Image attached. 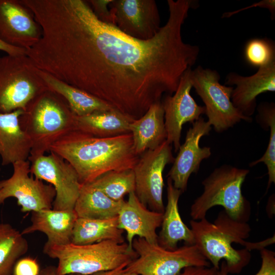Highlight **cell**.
Returning a JSON list of instances; mask_svg holds the SVG:
<instances>
[{"mask_svg": "<svg viewBox=\"0 0 275 275\" xmlns=\"http://www.w3.org/2000/svg\"><path fill=\"white\" fill-rule=\"evenodd\" d=\"M167 3V23L142 40L100 20L87 1L46 0L35 17L41 37L28 55L39 70L136 120L175 93L200 53L181 36L190 2Z\"/></svg>", "mask_w": 275, "mask_h": 275, "instance_id": "6da1fadb", "label": "cell"}, {"mask_svg": "<svg viewBox=\"0 0 275 275\" xmlns=\"http://www.w3.org/2000/svg\"><path fill=\"white\" fill-rule=\"evenodd\" d=\"M49 152L70 163L81 184L111 171L133 169L140 156L134 152L131 133L99 138L77 130L56 142Z\"/></svg>", "mask_w": 275, "mask_h": 275, "instance_id": "7a4b0ae2", "label": "cell"}, {"mask_svg": "<svg viewBox=\"0 0 275 275\" xmlns=\"http://www.w3.org/2000/svg\"><path fill=\"white\" fill-rule=\"evenodd\" d=\"M190 225L195 244L212 267L218 270L223 260L228 273L235 274L249 264L253 243L245 240L251 232L247 222L234 220L222 210L213 223L205 217L190 220Z\"/></svg>", "mask_w": 275, "mask_h": 275, "instance_id": "3957f363", "label": "cell"}, {"mask_svg": "<svg viewBox=\"0 0 275 275\" xmlns=\"http://www.w3.org/2000/svg\"><path fill=\"white\" fill-rule=\"evenodd\" d=\"M76 115L66 100L49 89L33 98L19 118L31 150L28 160L49 152L52 144L76 129Z\"/></svg>", "mask_w": 275, "mask_h": 275, "instance_id": "277c9868", "label": "cell"}, {"mask_svg": "<svg viewBox=\"0 0 275 275\" xmlns=\"http://www.w3.org/2000/svg\"><path fill=\"white\" fill-rule=\"evenodd\" d=\"M43 253L58 260L59 275H90L125 266L137 257L127 243L106 240L92 244L56 245L46 242Z\"/></svg>", "mask_w": 275, "mask_h": 275, "instance_id": "5b68a950", "label": "cell"}, {"mask_svg": "<svg viewBox=\"0 0 275 275\" xmlns=\"http://www.w3.org/2000/svg\"><path fill=\"white\" fill-rule=\"evenodd\" d=\"M249 172L227 164L215 169L202 182L203 191L190 207L192 219L205 218L210 208L221 206L232 219L247 222L250 204L243 196L241 188Z\"/></svg>", "mask_w": 275, "mask_h": 275, "instance_id": "8992f818", "label": "cell"}, {"mask_svg": "<svg viewBox=\"0 0 275 275\" xmlns=\"http://www.w3.org/2000/svg\"><path fill=\"white\" fill-rule=\"evenodd\" d=\"M38 70L26 54L0 57V113L24 111L33 98L48 89Z\"/></svg>", "mask_w": 275, "mask_h": 275, "instance_id": "52a82bcc", "label": "cell"}, {"mask_svg": "<svg viewBox=\"0 0 275 275\" xmlns=\"http://www.w3.org/2000/svg\"><path fill=\"white\" fill-rule=\"evenodd\" d=\"M132 248L137 257L125 269L138 275H179L187 267H210L195 244L169 250L136 237Z\"/></svg>", "mask_w": 275, "mask_h": 275, "instance_id": "ba28073f", "label": "cell"}, {"mask_svg": "<svg viewBox=\"0 0 275 275\" xmlns=\"http://www.w3.org/2000/svg\"><path fill=\"white\" fill-rule=\"evenodd\" d=\"M190 77L193 88L205 105L207 121L216 132L225 131L241 120L252 121L233 105L231 100L233 87L221 84L217 71L198 66L191 70Z\"/></svg>", "mask_w": 275, "mask_h": 275, "instance_id": "9c48e42d", "label": "cell"}, {"mask_svg": "<svg viewBox=\"0 0 275 275\" xmlns=\"http://www.w3.org/2000/svg\"><path fill=\"white\" fill-rule=\"evenodd\" d=\"M172 148V145L166 140L156 149L146 151L132 169L138 198L151 210L160 213H163L165 208L163 172L166 165L174 160Z\"/></svg>", "mask_w": 275, "mask_h": 275, "instance_id": "30bf717a", "label": "cell"}, {"mask_svg": "<svg viewBox=\"0 0 275 275\" xmlns=\"http://www.w3.org/2000/svg\"><path fill=\"white\" fill-rule=\"evenodd\" d=\"M30 166L29 160L12 164V175L0 181V205L8 198H14L23 212L52 208L56 196L54 187L30 176Z\"/></svg>", "mask_w": 275, "mask_h": 275, "instance_id": "8fae6325", "label": "cell"}, {"mask_svg": "<svg viewBox=\"0 0 275 275\" xmlns=\"http://www.w3.org/2000/svg\"><path fill=\"white\" fill-rule=\"evenodd\" d=\"M29 160L31 174L49 183L54 188L56 196L52 209L73 210L82 184L73 167L58 155L50 152Z\"/></svg>", "mask_w": 275, "mask_h": 275, "instance_id": "7c38bea8", "label": "cell"}, {"mask_svg": "<svg viewBox=\"0 0 275 275\" xmlns=\"http://www.w3.org/2000/svg\"><path fill=\"white\" fill-rule=\"evenodd\" d=\"M108 6L115 25L130 37L149 40L161 28L159 14L154 0H112Z\"/></svg>", "mask_w": 275, "mask_h": 275, "instance_id": "4fadbf2b", "label": "cell"}, {"mask_svg": "<svg viewBox=\"0 0 275 275\" xmlns=\"http://www.w3.org/2000/svg\"><path fill=\"white\" fill-rule=\"evenodd\" d=\"M191 71L189 68L181 77L173 95H167L161 101L164 110L167 141L174 145L177 152L181 145L180 138L183 125L194 123L205 114V106L199 105L190 95L193 88Z\"/></svg>", "mask_w": 275, "mask_h": 275, "instance_id": "5bb4252c", "label": "cell"}, {"mask_svg": "<svg viewBox=\"0 0 275 275\" xmlns=\"http://www.w3.org/2000/svg\"><path fill=\"white\" fill-rule=\"evenodd\" d=\"M211 126L208 121L200 117L193 123L187 131L184 143L181 145L178 153L168 174V177L176 188L183 193L187 187L188 181L191 174L197 173L203 160L211 154L209 147H201L200 141L204 135L209 134Z\"/></svg>", "mask_w": 275, "mask_h": 275, "instance_id": "9a60e30c", "label": "cell"}, {"mask_svg": "<svg viewBox=\"0 0 275 275\" xmlns=\"http://www.w3.org/2000/svg\"><path fill=\"white\" fill-rule=\"evenodd\" d=\"M41 37V29L20 0H0V39L26 50Z\"/></svg>", "mask_w": 275, "mask_h": 275, "instance_id": "2e32d148", "label": "cell"}, {"mask_svg": "<svg viewBox=\"0 0 275 275\" xmlns=\"http://www.w3.org/2000/svg\"><path fill=\"white\" fill-rule=\"evenodd\" d=\"M225 83L235 86L231 96L233 105L243 116L251 118L257 108V97L262 93L275 91V62L259 68L256 73L249 76L230 72Z\"/></svg>", "mask_w": 275, "mask_h": 275, "instance_id": "e0dca14e", "label": "cell"}, {"mask_svg": "<svg viewBox=\"0 0 275 275\" xmlns=\"http://www.w3.org/2000/svg\"><path fill=\"white\" fill-rule=\"evenodd\" d=\"M163 213L151 210L139 200L135 192L128 194L124 200L117 217L118 227L126 232V239L130 249L136 237L142 238L151 243H158L156 230L161 226Z\"/></svg>", "mask_w": 275, "mask_h": 275, "instance_id": "ac0fdd59", "label": "cell"}, {"mask_svg": "<svg viewBox=\"0 0 275 275\" xmlns=\"http://www.w3.org/2000/svg\"><path fill=\"white\" fill-rule=\"evenodd\" d=\"M74 209H43L32 212L31 224L21 232L23 235L40 232L47 237V242L56 245L71 243L73 230L77 218Z\"/></svg>", "mask_w": 275, "mask_h": 275, "instance_id": "d6986e66", "label": "cell"}, {"mask_svg": "<svg viewBox=\"0 0 275 275\" xmlns=\"http://www.w3.org/2000/svg\"><path fill=\"white\" fill-rule=\"evenodd\" d=\"M23 113L22 109L0 113V157L3 166L28 160L31 143L20 125L19 118Z\"/></svg>", "mask_w": 275, "mask_h": 275, "instance_id": "ffe728a7", "label": "cell"}, {"mask_svg": "<svg viewBox=\"0 0 275 275\" xmlns=\"http://www.w3.org/2000/svg\"><path fill=\"white\" fill-rule=\"evenodd\" d=\"M182 193L176 188L172 180H167V204L164 208L161 230L158 235V243L161 247L174 250L179 241L185 244H195L193 232L183 223L179 211L178 201Z\"/></svg>", "mask_w": 275, "mask_h": 275, "instance_id": "44dd1931", "label": "cell"}, {"mask_svg": "<svg viewBox=\"0 0 275 275\" xmlns=\"http://www.w3.org/2000/svg\"><path fill=\"white\" fill-rule=\"evenodd\" d=\"M164 110L161 101L150 106L146 113L130 125L135 153L140 156L154 150L167 140Z\"/></svg>", "mask_w": 275, "mask_h": 275, "instance_id": "7402d4cb", "label": "cell"}, {"mask_svg": "<svg viewBox=\"0 0 275 275\" xmlns=\"http://www.w3.org/2000/svg\"><path fill=\"white\" fill-rule=\"evenodd\" d=\"M38 72L48 89L61 95L76 116L114 109L97 97L62 81L45 72L38 69Z\"/></svg>", "mask_w": 275, "mask_h": 275, "instance_id": "603a6c76", "label": "cell"}, {"mask_svg": "<svg viewBox=\"0 0 275 275\" xmlns=\"http://www.w3.org/2000/svg\"><path fill=\"white\" fill-rule=\"evenodd\" d=\"M132 120L115 109L76 116V129L99 138L115 136L130 132Z\"/></svg>", "mask_w": 275, "mask_h": 275, "instance_id": "cb8c5ba5", "label": "cell"}, {"mask_svg": "<svg viewBox=\"0 0 275 275\" xmlns=\"http://www.w3.org/2000/svg\"><path fill=\"white\" fill-rule=\"evenodd\" d=\"M124 200L114 201L91 183L82 184L73 209L78 218L107 219L118 216Z\"/></svg>", "mask_w": 275, "mask_h": 275, "instance_id": "d4e9b609", "label": "cell"}, {"mask_svg": "<svg viewBox=\"0 0 275 275\" xmlns=\"http://www.w3.org/2000/svg\"><path fill=\"white\" fill-rule=\"evenodd\" d=\"M124 231L118 227V217L93 219L77 218L73 230L71 243L77 245L92 244L106 240L125 242Z\"/></svg>", "mask_w": 275, "mask_h": 275, "instance_id": "484cf974", "label": "cell"}, {"mask_svg": "<svg viewBox=\"0 0 275 275\" xmlns=\"http://www.w3.org/2000/svg\"><path fill=\"white\" fill-rule=\"evenodd\" d=\"M28 250L21 232L9 223H0V275H13L15 263Z\"/></svg>", "mask_w": 275, "mask_h": 275, "instance_id": "4316f807", "label": "cell"}, {"mask_svg": "<svg viewBox=\"0 0 275 275\" xmlns=\"http://www.w3.org/2000/svg\"><path fill=\"white\" fill-rule=\"evenodd\" d=\"M256 121L265 130L269 129V140L263 155L250 163V167L263 162L267 167L268 181L267 189L275 183V104L274 102H262L257 107Z\"/></svg>", "mask_w": 275, "mask_h": 275, "instance_id": "83f0119b", "label": "cell"}, {"mask_svg": "<svg viewBox=\"0 0 275 275\" xmlns=\"http://www.w3.org/2000/svg\"><path fill=\"white\" fill-rule=\"evenodd\" d=\"M90 183L115 201L124 200L125 195L135 189L132 169L108 172Z\"/></svg>", "mask_w": 275, "mask_h": 275, "instance_id": "f1b7e54d", "label": "cell"}, {"mask_svg": "<svg viewBox=\"0 0 275 275\" xmlns=\"http://www.w3.org/2000/svg\"><path fill=\"white\" fill-rule=\"evenodd\" d=\"M244 55L251 66L258 68L267 66L275 62L274 43L268 39H252L245 45Z\"/></svg>", "mask_w": 275, "mask_h": 275, "instance_id": "f546056e", "label": "cell"}, {"mask_svg": "<svg viewBox=\"0 0 275 275\" xmlns=\"http://www.w3.org/2000/svg\"><path fill=\"white\" fill-rule=\"evenodd\" d=\"M112 0L87 1L96 17L101 21L115 25L114 16L107 6Z\"/></svg>", "mask_w": 275, "mask_h": 275, "instance_id": "4dcf8cb0", "label": "cell"}, {"mask_svg": "<svg viewBox=\"0 0 275 275\" xmlns=\"http://www.w3.org/2000/svg\"><path fill=\"white\" fill-rule=\"evenodd\" d=\"M40 267L37 261L31 257L20 258L15 263L13 275H39Z\"/></svg>", "mask_w": 275, "mask_h": 275, "instance_id": "1f68e13d", "label": "cell"}, {"mask_svg": "<svg viewBox=\"0 0 275 275\" xmlns=\"http://www.w3.org/2000/svg\"><path fill=\"white\" fill-rule=\"evenodd\" d=\"M260 254L261 266L255 275H275V253L264 248L260 250Z\"/></svg>", "mask_w": 275, "mask_h": 275, "instance_id": "d6a6232c", "label": "cell"}, {"mask_svg": "<svg viewBox=\"0 0 275 275\" xmlns=\"http://www.w3.org/2000/svg\"><path fill=\"white\" fill-rule=\"evenodd\" d=\"M257 7L266 8L268 9L269 12L271 13V19L273 20L274 19V17H275V1L274 0H263L260 2L255 3L250 6H247L245 8H243L237 11L225 12L223 14L222 18H228L241 11L246 10L247 9L251 8H255V7Z\"/></svg>", "mask_w": 275, "mask_h": 275, "instance_id": "836d02e7", "label": "cell"}, {"mask_svg": "<svg viewBox=\"0 0 275 275\" xmlns=\"http://www.w3.org/2000/svg\"><path fill=\"white\" fill-rule=\"evenodd\" d=\"M217 272L213 267L190 266L184 268L179 275H217Z\"/></svg>", "mask_w": 275, "mask_h": 275, "instance_id": "e575fe53", "label": "cell"}, {"mask_svg": "<svg viewBox=\"0 0 275 275\" xmlns=\"http://www.w3.org/2000/svg\"><path fill=\"white\" fill-rule=\"evenodd\" d=\"M0 50L5 52L11 56H20L26 54V50L23 48L9 45L0 39Z\"/></svg>", "mask_w": 275, "mask_h": 275, "instance_id": "d590c367", "label": "cell"}, {"mask_svg": "<svg viewBox=\"0 0 275 275\" xmlns=\"http://www.w3.org/2000/svg\"><path fill=\"white\" fill-rule=\"evenodd\" d=\"M125 267V266H120L114 269L100 271L90 275H138L127 270Z\"/></svg>", "mask_w": 275, "mask_h": 275, "instance_id": "8d00e7d4", "label": "cell"}, {"mask_svg": "<svg viewBox=\"0 0 275 275\" xmlns=\"http://www.w3.org/2000/svg\"><path fill=\"white\" fill-rule=\"evenodd\" d=\"M39 275H59L57 272V267L53 266H47L40 270ZM68 275H76L71 274Z\"/></svg>", "mask_w": 275, "mask_h": 275, "instance_id": "74e56055", "label": "cell"}, {"mask_svg": "<svg viewBox=\"0 0 275 275\" xmlns=\"http://www.w3.org/2000/svg\"><path fill=\"white\" fill-rule=\"evenodd\" d=\"M228 273L226 262L223 260L218 270L217 275H228Z\"/></svg>", "mask_w": 275, "mask_h": 275, "instance_id": "f35d334b", "label": "cell"}]
</instances>
